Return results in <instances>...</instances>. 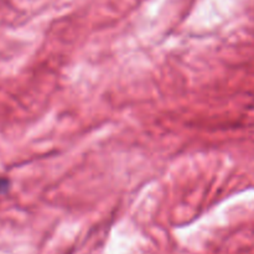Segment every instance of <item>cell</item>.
Here are the masks:
<instances>
[{"label": "cell", "mask_w": 254, "mask_h": 254, "mask_svg": "<svg viewBox=\"0 0 254 254\" xmlns=\"http://www.w3.org/2000/svg\"><path fill=\"white\" fill-rule=\"evenodd\" d=\"M9 185H10V181L7 180V179L0 178V193L7 191V189H9Z\"/></svg>", "instance_id": "cell-1"}]
</instances>
